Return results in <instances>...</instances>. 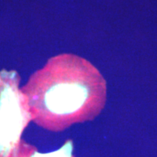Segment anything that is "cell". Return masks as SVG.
<instances>
[{
	"label": "cell",
	"instance_id": "cell-1",
	"mask_svg": "<svg viewBox=\"0 0 157 157\" xmlns=\"http://www.w3.org/2000/svg\"><path fill=\"white\" fill-rule=\"evenodd\" d=\"M37 125L60 132L93 120L106 101V82L91 63L64 53L50 58L21 89Z\"/></svg>",
	"mask_w": 157,
	"mask_h": 157
},
{
	"label": "cell",
	"instance_id": "cell-2",
	"mask_svg": "<svg viewBox=\"0 0 157 157\" xmlns=\"http://www.w3.org/2000/svg\"><path fill=\"white\" fill-rule=\"evenodd\" d=\"M19 82L15 71L0 72V157H7L16 148L23 130L32 120Z\"/></svg>",
	"mask_w": 157,
	"mask_h": 157
},
{
	"label": "cell",
	"instance_id": "cell-3",
	"mask_svg": "<svg viewBox=\"0 0 157 157\" xmlns=\"http://www.w3.org/2000/svg\"><path fill=\"white\" fill-rule=\"evenodd\" d=\"M7 157H75L73 155V143L68 140L61 148L53 152L42 154L36 147L21 140Z\"/></svg>",
	"mask_w": 157,
	"mask_h": 157
}]
</instances>
